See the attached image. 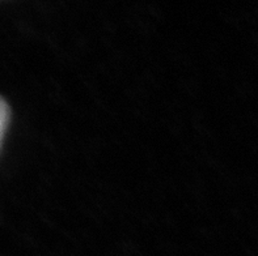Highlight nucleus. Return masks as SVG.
I'll list each match as a JSON object with an SVG mask.
<instances>
[{
  "mask_svg": "<svg viewBox=\"0 0 258 256\" xmlns=\"http://www.w3.org/2000/svg\"><path fill=\"white\" fill-rule=\"evenodd\" d=\"M8 120H10V107L6 101L0 97V143H2V139L7 130V126H8Z\"/></svg>",
  "mask_w": 258,
  "mask_h": 256,
  "instance_id": "1",
  "label": "nucleus"
}]
</instances>
